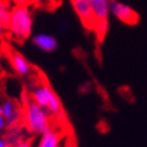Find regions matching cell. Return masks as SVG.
Returning a JSON list of instances; mask_svg holds the SVG:
<instances>
[{
    "instance_id": "1",
    "label": "cell",
    "mask_w": 147,
    "mask_h": 147,
    "mask_svg": "<svg viewBox=\"0 0 147 147\" xmlns=\"http://www.w3.org/2000/svg\"><path fill=\"white\" fill-rule=\"evenodd\" d=\"M50 114L46 109L36 103L31 96L24 100V119L28 129L35 134H43L50 129L49 127Z\"/></svg>"
},
{
    "instance_id": "2",
    "label": "cell",
    "mask_w": 147,
    "mask_h": 147,
    "mask_svg": "<svg viewBox=\"0 0 147 147\" xmlns=\"http://www.w3.org/2000/svg\"><path fill=\"white\" fill-rule=\"evenodd\" d=\"M32 24V16L26 5H17L11 10L7 28L17 38H28L31 35Z\"/></svg>"
},
{
    "instance_id": "3",
    "label": "cell",
    "mask_w": 147,
    "mask_h": 147,
    "mask_svg": "<svg viewBox=\"0 0 147 147\" xmlns=\"http://www.w3.org/2000/svg\"><path fill=\"white\" fill-rule=\"evenodd\" d=\"M31 98L50 115H60L62 113L61 100L48 84H36L31 89Z\"/></svg>"
},
{
    "instance_id": "4",
    "label": "cell",
    "mask_w": 147,
    "mask_h": 147,
    "mask_svg": "<svg viewBox=\"0 0 147 147\" xmlns=\"http://www.w3.org/2000/svg\"><path fill=\"white\" fill-rule=\"evenodd\" d=\"M110 13L120 22L128 25H134L139 22V14L129 5L119 0H110Z\"/></svg>"
},
{
    "instance_id": "5",
    "label": "cell",
    "mask_w": 147,
    "mask_h": 147,
    "mask_svg": "<svg viewBox=\"0 0 147 147\" xmlns=\"http://www.w3.org/2000/svg\"><path fill=\"white\" fill-rule=\"evenodd\" d=\"M73 10L77 13L82 23L89 29H93L96 24V18L92 11V7L89 0H71Z\"/></svg>"
},
{
    "instance_id": "6",
    "label": "cell",
    "mask_w": 147,
    "mask_h": 147,
    "mask_svg": "<svg viewBox=\"0 0 147 147\" xmlns=\"http://www.w3.org/2000/svg\"><path fill=\"white\" fill-rule=\"evenodd\" d=\"M31 42L36 48H38L40 50L45 51V53H51V51L56 50L59 46L57 40L53 35H49V34L34 35L31 37Z\"/></svg>"
},
{
    "instance_id": "7",
    "label": "cell",
    "mask_w": 147,
    "mask_h": 147,
    "mask_svg": "<svg viewBox=\"0 0 147 147\" xmlns=\"http://www.w3.org/2000/svg\"><path fill=\"white\" fill-rule=\"evenodd\" d=\"M10 61H11V66L13 71L19 77H29L31 74L32 72L31 65L29 63V61L22 54L17 53V51H13L10 55Z\"/></svg>"
},
{
    "instance_id": "8",
    "label": "cell",
    "mask_w": 147,
    "mask_h": 147,
    "mask_svg": "<svg viewBox=\"0 0 147 147\" xmlns=\"http://www.w3.org/2000/svg\"><path fill=\"white\" fill-rule=\"evenodd\" d=\"M1 108H3V116L6 119L7 122V127L13 128L22 119L20 110H18V108L12 100H5Z\"/></svg>"
},
{
    "instance_id": "9",
    "label": "cell",
    "mask_w": 147,
    "mask_h": 147,
    "mask_svg": "<svg viewBox=\"0 0 147 147\" xmlns=\"http://www.w3.org/2000/svg\"><path fill=\"white\" fill-rule=\"evenodd\" d=\"M96 22L108 20L110 14V0H89Z\"/></svg>"
},
{
    "instance_id": "10",
    "label": "cell",
    "mask_w": 147,
    "mask_h": 147,
    "mask_svg": "<svg viewBox=\"0 0 147 147\" xmlns=\"http://www.w3.org/2000/svg\"><path fill=\"white\" fill-rule=\"evenodd\" d=\"M59 142H60V138L56 131L48 129L42 134L38 147H59Z\"/></svg>"
},
{
    "instance_id": "11",
    "label": "cell",
    "mask_w": 147,
    "mask_h": 147,
    "mask_svg": "<svg viewBox=\"0 0 147 147\" xmlns=\"http://www.w3.org/2000/svg\"><path fill=\"white\" fill-rule=\"evenodd\" d=\"M10 10L7 4L4 0H0V35L4 32V30L9 25V20H10Z\"/></svg>"
},
{
    "instance_id": "12",
    "label": "cell",
    "mask_w": 147,
    "mask_h": 147,
    "mask_svg": "<svg viewBox=\"0 0 147 147\" xmlns=\"http://www.w3.org/2000/svg\"><path fill=\"white\" fill-rule=\"evenodd\" d=\"M7 127V122H6V119L3 116V114L0 115V131L4 130L5 128Z\"/></svg>"
},
{
    "instance_id": "13",
    "label": "cell",
    "mask_w": 147,
    "mask_h": 147,
    "mask_svg": "<svg viewBox=\"0 0 147 147\" xmlns=\"http://www.w3.org/2000/svg\"><path fill=\"white\" fill-rule=\"evenodd\" d=\"M0 147H10L6 138H0Z\"/></svg>"
},
{
    "instance_id": "14",
    "label": "cell",
    "mask_w": 147,
    "mask_h": 147,
    "mask_svg": "<svg viewBox=\"0 0 147 147\" xmlns=\"http://www.w3.org/2000/svg\"><path fill=\"white\" fill-rule=\"evenodd\" d=\"M16 147H30V144H29L28 141H25V140H23L22 142H19Z\"/></svg>"
},
{
    "instance_id": "15",
    "label": "cell",
    "mask_w": 147,
    "mask_h": 147,
    "mask_svg": "<svg viewBox=\"0 0 147 147\" xmlns=\"http://www.w3.org/2000/svg\"><path fill=\"white\" fill-rule=\"evenodd\" d=\"M28 1H29V0H16L17 5H26Z\"/></svg>"
},
{
    "instance_id": "16",
    "label": "cell",
    "mask_w": 147,
    "mask_h": 147,
    "mask_svg": "<svg viewBox=\"0 0 147 147\" xmlns=\"http://www.w3.org/2000/svg\"><path fill=\"white\" fill-rule=\"evenodd\" d=\"M1 114H3V108L0 107V115H1Z\"/></svg>"
}]
</instances>
